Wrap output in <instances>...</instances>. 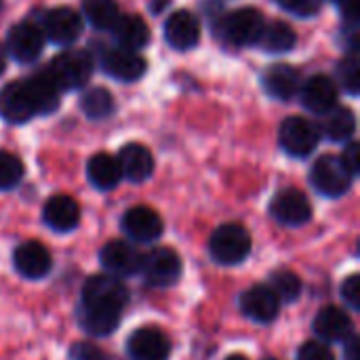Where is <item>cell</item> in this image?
Returning a JSON list of instances; mask_svg holds the SVG:
<instances>
[{
  "label": "cell",
  "mask_w": 360,
  "mask_h": 360,
  "mask_svg": "<svg viewBox=\"0 0 360 360\" xmlns=\"http://www.w3.org/2000/svg\"><path fill=\"white\" fill-rule=\"evenodd\" d=\"M82 13L86 21L97 30H112V25L120 17L116 0H82Z\"/></svg>",
  "instance_id": "4dcf8cb0"
},
{
  "label": "cell",
  "mask_w": 360,
  "mask_h": 360,
  "mask_svg": "<svg viewBox=\"0 0 360 360\" xmlns=\"http://www.w3.org/2000/svg\"><path fill=\"white\" fill-rule=\"evenodd\" d=\"M122 230L135 243H141V245L154 243L162 234V219L154 209L139 205V207H133L124 213Z\"/></svg>",
  "instance_id": "8fae6325"
},
{
  "label": "cell",
  "mask_w": 360,
  "mask_h": 360,
  "mask_svg": "<svg viewBox=\"0 0 360 360\" xmlns=\"http://www.w3.org/2000/svg\"><path fill=\"white\" fill-rule=\"evenodd\" d=\"M0 114L2 118L15 124L27 122L34 114H38L25 86V80H15L0 91Z\"/></svg>",
  "instance_id": "5bb4252c"
},
{
  "label": "cell",
  "mask_w": 360,
  "mask_h": 360,
  "mask_svg": "<svg viewBox=\"0 0 360 360\" xmlns=\"http://www.w3.org/2000/svg\"><path fill=\"white\" fill-rule=\"evenodd\" d=\"M70 360H110V359H108V354H105L101 348H97V346H93V344L82 342V344L72 346V350H70Z\"/></svg>",
  "instance_id": "74e56055"
},
{
  "label": "cell",
  "mask_w": 360,
  "mask_h": 360,
  "mask_svg": "<svg viewBox=\"0 0 360 360\" xmlns=\"http://www.w3.org/2000/svg\"><path fill=\"white\" fill-rule=\"evenodd\" d=\"M342 160H344V165L348 167V171L352 173V175H356L360 171V146L356 141H350L348 146H346V150H344V154L340 156Z\"/></svg>",
  "instance_id": "f35d334b"
},
{
  "label": "cell",
  "mask_w": 360,
  "mask_h": 360,
  "mask_svg": "<svg viewBox=\"0 0 360 360\" xmlns=\"http://www.w3.org/2000/svg\"><path fill=\"white\" fill-rule=\"evenodd\" d=\"M257 44L266 53H289L297 44V34L285 21H270V23H264Z\"/></svg>",
  "instance_id": "83f0119b"
},
{
  "label": "cell",
  "mask_w": 360,
  "mask_h": 360,
  "mask_svg": "<svg viewBox=\"0 0 360 360\" xmlns=\"http://www.w3.org/2000/svg\"><path fill=\"white\" fill-rule=\"evenodd\" d=\"M300 74L295 68L287 63H276L270 65L268 72L264 74V89L268 91L270 97L278 101H289L297 95L300 91Z\"/></svg>",
  "instance_id": "603a6c76"
},
{
  "label": "cell",
  "mask_w": 360,
  "mask_h": 360,
  "mask_svg": "<svg viewBox=\"0 0 360 360\" xmlns=\"http://www.w3.org/2000/svg\"><path fill=\"white\" fill-rule=\"evenodd\" d=\"M80 108L86 118L91 120H103L114 112V95L103 86H93L82 93Z\"/></svg>",
  "instance_id": "f546056e"
},
{
  "label": "cell",
  "mask_w": 360,
  "mask_h": 360,
  "mask_svg": "<svg viewBox=\"0 0 360 360\" xmlns=\"http://www.w3.org/2000/svg\"><path fill=\"white\" fill-rule=\"evenodd\" d=\"M86 175H89V181L97 190H114L122 179L118 160L114 156L105 154V152H99L89 160Z\"/></svg>",
  "instance_id": "d4e9b609"
},
{
  "label": "cell",
  "mask_w": 360,
  "mask_h": 360,
  "mask_svg": "<svg viewBox=\"0 0 360 360\" xmlns=\"http://www.w3.org/2000/svg\"><path fill=\"white\" fill-rule=\"evenodd\" d=\"M23 177V162L13 152L0 150V190L15 188Z\"/></svg>",
  "instance_id": "d6a6232c"
},
{
  "label": "cell",
  "mask_w": 360,
  "mask_h": 360,
  "mask_svg": "<svg viewBox=\"0 0 360 360\" xmlns=\"http://www.w3.org/2000/svg\"><path fill=\"white\" fill-rule=\"evenodd\" d=\"M240 310L255 323H272L278 316L281 302L268 285H255L243 293Z\"/></svg>",
  "instance_id": "e0dca14e"
},
{
  "label": "cell",
  "mask_w": 360,
  "mask_h": 360,
  "mask_svg": "<svg viewBox=\"0 0 360 360\" xmlns=\"http://www.w3.org/2000/svg\"><path fill=\"white\" fill-rule=\"evenodd\" d=\"M116 160L120 165L122 177H127L129 181L141 184L154 173V156L141 143H127Z\"/></svg>",
  "instance_id": "44dd1931"
},
{
  "label": "cell",
  "mask_w": 360,
  "mask_h": 360,
  "mask_svg": "<svg viewBox=\"0 0 360 360\" xmlns=\"http://www.w3.org/2000/svg\"><path fill=\"white\" fill-rule=\"evenodd\" d=\"M44 46V34L32 23H17L6 36V51L21 63H32L40 57Z\"/></svg>",
  "instance_id": "4fadbf2b"
},
{
  "label": "cell",
  "mask_w": 360,
  "mask_h": 360,
  "mask_svg": "<svg viewBox=\"0 0 360 360\" xmlns=\"http://www.w3.org/2000/svg\"><path fill=\"white\" fill-rule=\"evenodd\" d=\"M338 76H340V82L344 84V89L352 95L359 93L360 86V59L359 51H350V55H346L342 61H340V68H338Z\"/></svg>",
  "instance_id": "836d02e7"
},
{
  "label": "cell",
  "mask_w": 360,
  "mask_h": 360,
  "mask_svg": "<svg viewBox=\"0 0 360 360\" xmlns=\"http://www.w3.org/2000/svg\"><path fill=\"white\" fill-rule=\"evenodd\" d=\"M323 135H327L331 141H346L354 135L356 131V118L350 108H331L329 112L323 114V122L319 129Z\"/></svg>",
  "instance_id": "f1b7e54d"
},
{
  "label": "cell",
  "mask_w": 360,
  "mask_h": 360,
  "mask_svg": "<svg viewBox=\"0 0 360 360\" xmlns=\"http://www.w3.org/2000/svg\"><path fill=\"white\" fill-rule=\"evenodd\" d=\"M57 44H72L82 34V17L70 6H57L44 15V32Z\"/></svg>",
  "instance_id": "9a60e30c"
},
{
  "label": "cell",
  "mask_w": 360,
  "mask_h": 360,
  "mask_svg": "<svg viewBox=\"0 0 360 360\" xmlns=\"http://www.w3.org/2000/svg\"><path fill=\"white\" fill-rule=\"evenodd\" d=\"M264 15L253 8V6H247V8H238L234 13H230L226 19H224V38L234 44V46H251V44H257V38L264 30Z\"/></svg>",
  "instance_id": "8992f818"
},
{
  "label": "cell",
  "mask_w": 360,
  "mask_h": 360,
  "mask_svg": "<svg viewBox=\"0 0 360 360\" xmlns=\"http://www.w3.org/2000/svg\"><path fill=\"white\" fill-rule=\"evenodd\" d=\"M146 59L137 53V51H131V49H112L103 55V70L116 78V80H122V82H133V80H139L143 74H146Z\"/></svg>",
  "instance_id": "ac0fdd59"
},
{
  "label": "cell",
  "mask_w": 360,
  "mask_h": 360,
  "mask_svg": "<svg viewBox=\"0 0 360 360\" xmlns=\"http://www.w3.org/2000/svg\"><path fill=\"white\" fill-rule=\"evenodd\" d=\"M344 356H346V360H360V340L354 335V333L346 340Z\"/></svg>",
  "instance_id": "ab89813d"
},
{
  "label": "cell",
  "mask_w": 360,
  "mask_h": 360,
  "mask_svg": "<svg viewBox=\"0 0 360 360\" xmlns=\"http://www.w3.org/2000/svg\"><path fill=\"white\" fill-rule=\"evenodd\" d=\"M314 333L325 342H346L354 333V323L350 314L338 306L323 308L314 319Z\"/></svg>",
  "instance_id": "d6986e66"
},
{
  "label": "cell",
  "mask_w": 360,
  "mask_h": 360,
  "mask_svg": "<svg viewBox=\"0 0 360 360\" xmlns=\"http://www.w3.org/2000/svg\"><path fill=\"white\" fill-rule=\"evenodd\" d=\"M333 2H344V0H333Z\"/></svg>",
  "instance_id": "7bdbcfd3"
},
{
  "label": "cell",
  "mask_w": 360,
  "mask_h": 360,
  "mask_svg": "<svg viewBox=\"0 0 360 360\" xmlns=\"http://www.w3.org/2000/svg\"><path fill=\"white\" fill-rule=\"evenodd\" d=\"M272 217L289 228H300L312 219V205L302 190H283L270 202Z\"/></svg>",
  "instance_id": "ba28073f"
},
{
  "label": "cell",
  "mask_w": 360,
  "mask_h": 360,
  "mask_svg": "<svg viewBox=\"0 0 360 360\" xmlns=\"http://www.w3.org/2000/svg\"><path fill=\"white\" fill-rule=\"evenodd\" d=\"M165 38L177 51H190L200 40V21L190 11H175L165 23Z\"/></svg>",
  "instance_id": "2e32d148"
},
{
  "label": "cell",
  "mask_w": 360,
  "mask_h": 360,
  "mask_svg": "<svg viewBox=\"0 0 360 360\" xmlns=\"http://www.w3.org/2000/svg\"><path fill=\"white\" fill-rule=\"evenodd\" d=\"M127 352L131 360H167L171 354V340L158 327H141L129 335Z\"/></svg>",
  "instance_id": "9c48e42d"
},
{
  "label": "cell",
  "mask_w": 360,
  "mask_h": 360,
  "mask_svg": "<svg viewBox=\"0 0 360 360\" xmlns=\"http://www.w3.org/2000/svg\"><path fill=\"white\" fill-rule=\"evenodd\" d=\"M226 360H249L247 356H243V354H232V356H228Z\"/></svg>",
  "instance_id": "b9f144b4"
},
{
  "label": "cell",
  "mask_w": 360,
  "mask_h": 360,
  "mask_svg": "<svg viewBox=\"0 0 360 360\" xmlns=\"http://www.w3.org/2000/svg\"><path fill=\"white\" fill-rule=\"evenodd\" d=\"M276 4H281L285 11L295 13L300 17H310L319 11L321 0H274Z\"/></svg>",
  "instance_id": "8d00e7d4"
},
{
  "label": "cell",
  "mask_w": 360,
  "mask_h": 360,
  "mask_svg": "<svg viewBox=\"0 0 360 360\" xmlns=\"http://www.w3.org/2000/svg\"><path fill=\"white\" fill-rule=\"evenodd\" d=\"M0 2H2V0H0Z\"/></svg>",
  "instance_id": "f6af8a7d"
},
{
  "label": "cell",
  "mask_w": 360,
  "mask_h": 360,
  "mask_svg": "<svg viewBox=\"0 0 360 360\" xmlns=\"http://www.w3.org/2000/svg\"><path fill=\"white\" fill-rule=\"evenodd\" d=\"M120 316L122 312H114V310H105V308H93V306H82L78 310V323L80 327L97 338L110 335L118 329L120 325Z\"/></svg>",
  "instance_id": "484cf974"
},
{
  "label": "cell",
  "mask_w": 360,
  "mask_h": 360,
  "mask_svg": "<svg viewBox=\"0 0 360 360\" xmlns=\"http://www.w3.org/2000/svg\"><path fill=\"white\" fill-rule=\"evenodd\" d=\"M99 259L108 274H112L116 278H129V276L141 272L143 255L127 240H112L101 249Z\"/></svg>",
  "instance_id": "30bf717a"
},
{
  "label": "cell",
  "mask_w": 360,
  "mask_h": 360,
  "mask_svg": "<svg viewBox=\"0 0 360 360\" xmlns=\"http://www.w3.org/2000/svg\"><path fill=\"white\" fill-rule=\"evenodd\" d=\"M141 272L152 287H171L181 276V259L173 249L158 247L152 249L148 255H143Z\"/></svg>",
  "instance_id": "52a82bcc"
},
{
  "label": "cell",
  "mask_w": 360,
  "mask_h": 360,
  "mask_svg": "<svg viewBox=\"0 0 360 360\" xmlns=\"http://www.w3.org/2000/svg\"><path fill=\"white\" fill-rule=\"evenodd\" d=\"M112 32L122 49L141 51L150 42V27L139 15H120L112 25Z\"/></svg>",
  "instance_id": "cb8c5ba5"
},
{
  "label": "cell",
  "mask_w": 360,
  "mask_h": 360,
  "mask_svg": "<svg viewBox=\"0 0 360 360\" xmlns=\"http://www.w3.org/2000/svg\"><path fill=\"white\" fill-rule=\"evenodd\" d=\"M209 253L221 266H236L251 253V236L240 224H224L209 238Z\"/></svg>",
  "instance_id": "6da1fadb"
},
{
  "label": "cell",
  "mask_w": 360,
  "mask_h": 360,
  "mask_svg": "<svg viewBox=\"0 0 360 360\" xmlns=\"http://www.w3.org/2000/svg\"><path fill=\"white\" fill-rule=\"evenodd\" d=\"M46 72L59 91L61 89L63 91L80 89L89 82V78L93 74V59L86 51L70 49V51H63L61 55H57L51 61Z\"/></svg>",
  "instance_id": "7a4b0ae2"
},
{
  "label": "cell",
  "mask_w": 360,
  "mask_h": 360,
  "mask_svg": "<svg viewBox=\"0 0 360 360\" xmlns=\"http://www.w3.org/2000/svg\"><path fill=\"white\" fill-rule=\"evenodd\" d=\"M342 297L344 302L348 304L350 310L359 312L360 310V276L359 274H352L344 281L342 285Z\"/></svg>",
  "instance_id": "d590c367"
},
{
  "label": "cell",
  "mask_w": 360,
  "mask_h": 360,
  "mask_svg": "<svg viewBox=\"0 0 360 360\" xmlns=\"http://www.w3.org/2000/svg\"><path fill=\"white\" fill-rule=\"evenodd\" d=\"M42 217H44V224L51 230H55V232H70L80 221V207H78V202L72 196L57 194V196H51L46 200Z\"/></svg>",
  "instance_id": "7402d4cb"
},
{
  "label": "cell",
  "mask_w": 360,
  "mask_h": 360,
  "mask_svg": "<svg viewBox=\"0 0 360 360\" xmlns=\"http://www.w3.org/2000/svg\"><path fill=\"white\" fill-rule=\"evenodd\" d=\"M338 97H340L338 84L329 76H325V74L312 76L302 86V101H304V105L310 112L321 114V116L338 105Z\"/></svg>",
  "instance_id": "ffe728a7"
},
{
  "label": "cell",
  "mask_w": 360,
  "mask_h": 360,
  "mask_svg": "<svg viewBox=\"0 0 360 360\" xmlns=\"http://www.w3.org/2000/svg\"><path fill=\"white\" fill-rule=\"evenodd\" d=\"M352 179H354V175L348 171L344 160L333 154L321 156L312 165V171H310V181L316 188V192H321L323 196H329V198L344 196L350 190Z\"/></svg>",
  "instance_id": "3957f363"
},
{
  "label": "cell",
  "mask_w": 360,
  "mask_h": 360,
  "mask_svg": "<svg viewBox=\"0 0 360 360\" xmlns=\"http://www.w3.org/2000/svg\"><path fill=\"white\" fill-rule=\"evenodd\" d=\"M278 139H281V146L287 154L304 158L316 150L319 139H321V131L312 120H308L304 116H289L281 124Z\"/></svg>",
  "instance_id": "5b68a950"
},
{
  "label": "cell",
  "mask_w": 360,
  "mask_h": 360,
  "mask_svg": "<svg viewBox=\"0 0 360 360\" xmlns=\"http://www.w3.org/2000/svg\"><path fill=\"white\" fill-rule=\"evenodd\" d=\"M297 360H335V356L325 342H306L297 352Z\"/></svg>",
  "instance_id": "e575fe53"
},
{
  "label": "cell",
  "mask_w": 360,
  "mask_h": 360,
  "mask_svg": "<svg viewBox=\"0 0 360 360\" xmlns=\"http://www.w3.org/2000/svg\"><path fill=\"white\" fill-rule=\"evenodd\" d=\"M25 86L30 91V97L36 105L38 114H49L59 105V89L53 82V78L49 76V72H40L34 74L25 80Z\"/></svg>",
  "instance_id": "4316f807"
},
{
  "label": "cell",
  "mask_w": 360,
  "mask_h": 360,
  "mask_svg": "<svg viewBox=\"0 0 360 360\" xmlns=\"http://www.w3.org/2000/svg\"><path fill=\"white\" fill-rule=\"evenodd\" d=\"M13 264H15V270L23 276V278H30V281H38V278H44L51 268H53V257L49 253V249L38 243V240H27V243H21L17 249H15V255H13Z\"/></svg>",
  "instance_id": "7c38bea8"
},
{
  "label": "cell",
  "mask_w": 360,
  "mask_h": 360,
  "mask_svg": "<svg viewBox=\"0 0 360 360\" xmlns=\"http://www.w3.org/2000/svg\"><path fill=\"white\" fill-rule=\"evenodd\" d=\"M4 65H6V55H4V49L0 46V74L4 72Z\"/></svg>",
  "instance_id": "60d3db41"
},
{
  "label": "cell",
  "mask_w": 360,
  "mask_h": 360,
  "mask_svg": "<svg viewBox=\"0 0 360 360\" xmlns=\"http://www.w3.org/2000/svg\"><path fill=\"white\" fill-rule=\"evenodd\" d=\"M127 300H129V293H127L124 283L112 274L93 276L84 283V289H82V306L122 312V308L127 306Z\"/></svg>",
  "instance_id": "277c9868"
},
{
  "label": "cell",
  "mask_w": 360,
  "mask_h": 360,
  "mask_svg": "<svg viewBox=\"0 0 360 360\" xmlns=\"http://www.w3.org/2000/svg\"><path fill=\"white\" fill-rule=\"evenodd\" d=\"M270 360H274V359H270Z\"/></svg>",
  "instance_id": "ee69618b"
},
{
  "label": "cell",
  "mask_w": 360,
  "mask_h": 360,
  "mask_svg": "<svg viewBox=\"0 0 360 360\" xmlns=\"http://www.w3.org/2000/svg\"><path fill=\"white\" fill-rule=\"evenodd\" d=\"M268 287L274 291L278 302H287V304L295 302L300 297V293H302V281L291 270H276V272H272Z\"/></svg>",
  "instance_id": "1f68e13d"
}]
</instances>
